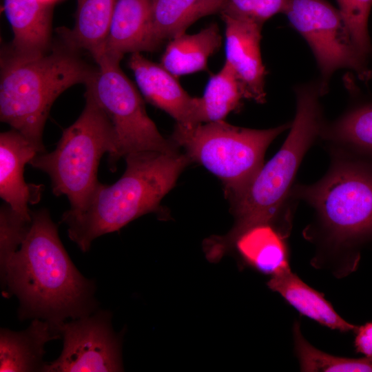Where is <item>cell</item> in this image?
Here are the masks:
<instances>
[{"mask_svg": "<svg viewBox=\"0 0 372 372\" xmlns=\"http://www.w3.org/2000/svg\"><path fill=\"white\" fill-rule=\"evenodd\" d=\"M320 133L347 155L372 164V104L351 110Z\"/></svg>", "mask_w": 372, "mask_h": 372, "instance_id": "cell-22", "label": "cell"}, {"mask_svg": "<svg viewBox=\"0 0 372 372\" xmlns=\"http://www.w3.org/2000/svg\"><path fill=\"white\" fill-rule=\"evenodd\" d=\"M41 1L54 3L57 0H41Z\"/></svg>", "mask_w": 372, "mask_h": 372, "instance_id": "cell-30", "label": "cell"}, {"mask_svg": "<svg viewBox=\"0 0 372 372\" xmlns=\"http://www.w3.org/2000/svg\"><path fill=\"white\" fill-rule=\"evenodd\" d=\"M355 333V351L364 356L372 357V322L358 327Z\"/></svg>", "mask_w": 372, "mask_h": 372, "instance_id": "cell-28", "label": "cell"}, {"mask_svg": "<svg viewBox=\"0 0 372 372\" xmlns=\"http://www.w3.org/2000/svg\"><path fill=\"white\" fill-rule=\"evenodd\" d=\"M319 93V90L313 87L298 91L296 116L285 143L249 183L231 196L236 222L225 236L216 239L222 251L229 249L242 234L254 227H275L291 196L302 158L322 130Z\"/></svg>", "mask_w": 372, "mask_h": 372, "instance_id": "cell-4", "label": "cell"}, {"mask_svg": "<svg viewBox=\"0 0 372 372\" xmlns=\"http://www.w3.org/2000/svg\"><path fill=\"white\" fill-rule=\"evenodd\" d=\"M295 351L301 371L372 372V357L348 358L334 356L313 347L302 336L298 322L293 328Z\"/></svg>", "mask_w": 372, "mask_h": 372, "instance_id": "cell-24", "label": "cell"}, {"mask_svg": "<svg viewBox=\"0 0 372 372\" xmlns=\"http://www.w3.org/2000/svg\"><path fill=\"white\" fill-rule=\"evenodd\" d=\"M284 13L313 50L322 76L320 94L336 70H364V58L339 10L325 0H289Z\"/></svg>", "mask_w": 372, "mask_h": 372, "instance_id": "cell-9", "label": "cell"}, {"mask_svg": "<svg viewBox=\"0 0 372 372\" xmlns=\"http://www.w3.org/2000/svg\"><path fill=\"white\" fill-rule=\"evenodd\" d=\"M59 329L63 339L59 357L46 363L45 372H115L123 371L121 340L111 324L107 311L63 322Z\"/></svg>", "mask_w": 372, "mask_h": 372, "instance_id": "cell-10", "label": "cell"}, {"mask_svg": "<svg viewBox=\"0 0 372 372\" xmlns=\"http://www.w3.org/2000/svg\"><path fill=\"white\" fill-rule=\"evenodd\" d=\"M293 192L314 208L331 246L348 249L372 239L371 163L347 155L320 181Z\"/></svg>", "mask_w": 372, "mask_h": 372, "instance_id": "cell-6", "label": "cell"}, {"mask_svg": "<svg viewBox=\"0 0 372 372\" xmlns=\"http://www.w3.org/2000/svg\"><path fill=\"white\" fill-rule=\"evenodd\" d=\"M225 25V63L234 72L244 98L265 101V78L260 42L261 25L221 14Z\"/></svg>", "mask_w": 372, "mask_h": 372, "instance_id": "cell-12", "label": "cell"}, {"mask_svg": "<svg viewBox=\"0 0 372 372\" xmlns=\"http://www.w3.org/2000/svg\"><path fill=\"white\" fill-rule=\"evenodd\" d=\"M124 158L126 169L116 183L107 185L99 182L82 211L68 210L62 216L70 239L83 252L96 238L156 211L192 161L187 154L178 152L143 151Z\"/></svg>", "mask_w": 372, "mask_h": 372, "instance_id": "cell-2", "label": "cell"}, {"mask_svg": "<svg viewBox=\"0 0 372 372\" xmlns=\"http://www.w3.org/2000/svg\"><path fill=\"white\" fill-rule=\"evenodd\" d=\"M224 0H152L154 38L161 45L185 32L201 17L220 12Z\"/></svg>", "mask_w": 372, "mask_h": 372, "instance_id": "cell-21", "label": "cell"}, {"mask_svg": "<svg viewBox=\"0 0 372 372\" xmlns=\"http://www.w3.org/2000/svg\"><path fill=\"white\" fill-rule=\"evenodd\" d=\"M244 95L238 79L225 62L221 70L211 76L203 96L200 97V123L223 121L237 109Z\"/></svg>", "mask_w": 372, "mask_h": 372, "instance_id": "cell-23", "label": "cell"}, {"mask_svg": "<svg viewBox=\"0 0 372 372\" xmlns=\"http://www.w3.org/2000/svg\"><path fill=\"white\" fill-rule=\"evenodd\" d=\"M267 285L302 315L321 325L341 332H355L358 327L341 318L322 293L304 282L291 269L271 276Z\"/></svg>", "mask_w": 372, "mask_h": 372, "instance_id": "cell-17", "label": "cell"}, {"mask_svg": "<svg viewBox=\"0 0 372 372\" xmlns=\"http://www.w3.org/2000/svg\"><path fill=\"white\" fill-rule=\"evenodd\" d=\"M39 152L14 129L0 134V196L14 211L32 219L28 204L37 203L43 186L28 184L23 178L25 165Z\"/></svg>", "mask_w": 372, "mask_h": 372, "instance_id": "cell-14", "label": "cell"}, {"mask_svg": "<svg viewBox=\"0 0 372 372\" xmlns=\"http://www.w3.org/2000/svg\"><path fill=\"white\" fill-rule=\"evenodd\" d=\"M286 237L273 225H260L242 234L235 245L247 263L273 276L290 269Z\"/></svg>", "mask_w": 372, "mask_h": 372, "instance_id": "cell-20", "label": "cell"}, {"mask_svg": "<svg viewBox=\"0 0 372 372\" xmlns=\"http://www.w3.org/2000/svg\"><path fill=\"white\" fill-rule=\"evenodd\" d=\"M358 74L360 79L363 81L370 80L372 79V70H364Z\"/></svg>", "mask_w": 372, "mask_h": 372, "instance_id": "cell-29", "label": "cell"}, {"mask_svg": "<svg viewBox=\"0 0 372 372\" xmlns=\"http://www.w3.org/2000/svg\"><path fill=\"white\" fill-rule=\"evenodd\" d=\"M291 125L267 130L240 127L223 121L184 125L176 123L171 139L218 177L232 196L244 188L263 165L265 151Z\"/></svg>", "mask_w": 372, "mask_h": 372, "instance_id": "cell-7", "label": "cell"}, {"mask_svg": "<svg viewBox=\"0 0 372 372\" xmlns=\"http://www.w3.org/2000/svg\"><path fill=\"white\" fill-rule=\"evenodd\" d=\"M32 225L1 276L3 289L19 300V317L54 327L95 311V287L76 268L49 211L31 212ZM60 330V329H59Z\"/></svg>", "mask_w": 372, "mask_h": 372, "instance_id": "cell-1", "label": "cell"}, {"mask_svg": "<svg viewBox=\"0 0 372 372\" xmlns=\"http://www.w3.org/2000/svg\"><path fill=\"white\" fill-rule=\"evenodd\" d=\"M85 105L79 118L63 130L55 149L37 154L29 162L48 174L56 196L65 195L69 211L77 213L87 204L99 181L97 171L105 153H116V135L112 123L91 91L86 88Z\"/></svg>", "mask_w": 372, "mask_h": 372, "instance_id": "cell-5", "label": "cell"}, {"mask_svg": "<svg viewBox=\"0 0 372 372\" xmlns=\"http://www.w3.org/2000/svg\"><path fill=\"white\" fill-rule=\"evenodd\" d=\"M289 0H224L220 14L262 25L273 15L285 12Z\"/></svg>", "mask_w": 372, "mask_h": 372, "instance_id": "cell-27", "label": "cell"}, {"mask_svg": "<svg viewBox=\"0 0 372 372\" xmlns=\"http://www.w3.org/2000/svg\"><path fill=\"white\" fill-rule=\"evenodd\" d=\"M32 225L28 219L4 203L0 209V271L5 272L7 265L18 247L26 237Z\"/></svg>", "mask_w": 372, "mask_h": 372, "instance_id": "cell-25", "label": "cell"}, {"mask_svg": "<svg viewBox=\"0 0 372 372\" xmlns=\"http://www.w3.org/2000/svg\"><path fill=\"white\" fill-rule=\"evenodd\" d=\"M53 3L41 0H4V10L13 32L10 52L31 56L51 49Z\"/></svg>", "mask_w": 372, "mask_h": 372, "instance_id": "cell-15", "label": "cell"}, {"mask_svg": "<svg viewBox=\"0 0 372 372\" xmlns=\"http://www.w3.org/2000/svg\"><path fill=\"white\" fill-rule=\"evenodd\" d=\"M61 337L59 328L41 319H33L22 331L1 329L0 371H43L44 346Z\"/></svg>", "mask_w": 372, "mask_h": 372, "instance_id": "cell-16", "label": "cell"}, {"mask_svg": "<svg viewBox=\"0 0 372 372\" xmlns=\"http://www.w3.org/2000/svg\"><path fill=\"white\" fill-rule=\"evenodd\" d=\"M90 81L85 85L109 116L117 140L115 154L108 160L111 171L128 154L156 151L175 152L178 145L165 138L145 110L142 97L123 73L119 61L101 59Z\"/></svg>", "mask_w": 372, "mask_h": 372, "instance_id": "cell-8", "label": "cell"}, {"mask_svg": "<svg viewBox=\"0 0 372 372\" xmlns=\"http://www.w3.org/2000/svg\"><path fill=\"white\" fill-rule=\"evenodd\" d=\"M152 0H118L111 20L100 59L121 61L127 53L156 51Z\"/></svg>", "mask_w": 372, "mask_h": 372, "instance_id": "cell-13", "label": "cell"}, {"mask_svg": "<svg viewBox=\"0 0 372 372\" xmlns=\"http://www.w3.org/2000/svg\"><path fill=\"white\" fill-rule=\"evenodd\" d=\"M118 1L77 0L73 28L59 31L63 43L78 52L88 51L96 61L102 53Z\"/></svg>", "mask_w": 372, "mask_h": 372, "instance_id": "cell-18", "label": "cell"}, {"mask_svg": "<svg viewBox=\"0 0 372 372\" xmlns=\"http://www.w3.org/2000/svg\"><path fill=\"white\" fill-rule=\"evenodd\" d=\"M128 66L133 72L138 87L145 99L163 110L176 123L193 125L200 123V97H192L182 87L176 77L147 59L141 52L131 54Z\"/></svg>", "mask_w": 372, "mask_h": 372, "instance_id": "cell-11", "label": "cell"}, {"mask_svg": "<svg viewBox=\"0 0 372 372\" xmlns=\"http://www.w3.org/2000/svg\"><path fill=\"white\" fill-rule=\"evenodd\" d=\"M337 2L354 43L365 59L371 50L367 25L372 0H337Z\"/></svg>", "mask_w": 372, "mask_h": 372, "instance_id": "cell-26", "label": "cell"}, {"mask_svg": "<svg viewBox=\"0 0 372 372\" xmlns=\"http://www.w3.org/2000/svg\"><path fill=\"white\" fill-rule=\"evenodd\" d=\"M219 27L212 23L193 34L185 32L170 39L161 65L176 77L206 70L209 58L220 48Z\"/></svg>", "mask_w": 372, "mask_h": 372, "instance_id": "cell-19", "label": "cell"}, {"mask_svg": "<svg viewBox=\"0 0 372 372\" xmlns=\"http://www.w3.org/2000/svg\"><path fill=\"white\" fill-rule=\"evenodd\" d=\"M64 43L42 54L24 56L3 48L1 55L0 120L45 152L43 128L50 108L68 88L87 85L92 69Z\"/></svg>", "mask_w": 372, "mask_h": 372, "instance_id": "cell-3", "label": "cell"}]
</instances>
